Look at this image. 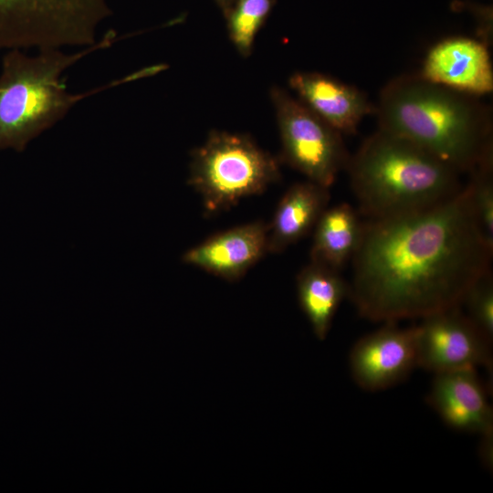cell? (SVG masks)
I'll return each mask as SVG.
<instances>
[{
	"label": "cell",
	"instance_id": "ac0fdd59",
	"mask_svg": "<svg viewBox=\"0 0 493 493\" xmlns=\"http://www.w3.org/2000/svg\"><path fill=\"white\" fill-rule=\"evenodd\" d=\"M469 173L467 184L477 226L486 243L493 248V152Z\"/></svg>",
	"mask_w": 493,
	"mask_h": 493
},
{
	"label": "cell",
	"instance_id": "4fadbf2b",
	"mask_svg": "<svg viewBox=\"0 0 493 493\" xmlns=\"http://www.w3.org/2000/svg\"><path fill=\"white\" fill-rule=\"evenodd\" d=\"M299 100L341 134H354L375 108L364 92L320 72H296L288 79Z\"/></svg>",
	"mask_w": 493,
	"mask_h": 493
},
{
	"label": "cell",
	"instance_id": "7a4b0ae2",
	"mask_svg": "<svg viewBox=\"0 0 493 493\" xmlns=\"http://www.w3.org/2000/svg\"><path fill=\"white\" fill-rule=\"evenodd\" d=\"M374 108L380 130L419 145L459 173L493 152L489 108L420 74L391 80Z\"/></svg>",
	"mask_w": 493,
	"mask_h": 493
},
{
	"label": "cell",
	"instance_id": "8fae6325",
	"mask_svg": "<svg viewBox=\"0 0 493 493\" xmlns=\"http://www.w3.org/2000/svg\"><path fill=\"white\" fill-rule=\"evenodd\" d=\"M267 253V224L259 220L209 236L184 252L182 261L228 282H236Z\"/></svg>",
	"mask_w": 493,
	"mask_h": 493
},
{
	"label": "cell",
	"instance_id": "3957f363",
	"mask_svg": "<svg viewBox=\"0 0 493 493\" xmlns=\"http://www.w3.org/2000/svg\"><path fill=\"white\" fill-rule=\"evenodd\" d=\"M359 214L366 219L432 207L464 186L459 173L403 137L378 130L350 157L346 169Z\"/></svg>",
	"mask_w": 493,
	"mask_h": 493
},
{
	"label": "cell",
	"instance_id": "30bf717a",
	"mask_svg": "<svg viewBox=\"0 0 493 493\" xmlns=\"http://www.w3.org/2000/svg\"><path fill=\"white\" fill-rule=\"evenodd\" d=\"M488 394L477 369L466 368L434 374L426 402L450 428L481 435L493 432Z\"/></svg>",
	"mask_w": 493,
	"mask_h": 493
},
{
	"label": "cell",
	"instance_id": "e0dca14e",
	"mask_svg": "<svg viewBox=\"0 0 493 493\" xmlns=\"http://www.w3.org/2000/svg\"><path fill=\"white\" fill-rule=\"evenodd\" d=\"M274 5L275 0H236L225 16L229 38L240 56L251 55L256 37Z\"/></svg>",
	"mask_w": 493,
	"mask_h": 493
},
{
	"label": "cell",
	"instance_id": "7c38bea8",
	"mask_svg": "<svg viewBox=\"0 0 493 493\" xmlns=\"http://www.w3.org/2000/svg\"><path fill=\"white\" fill-rule=\"evenodd\" d=\"M420 75L427 80L473 96L493 90V70L482 40L446 38L427 53Z\"/></svg>",
	"mask_w": 493,
	"mask_h": 493
},
{
	"label": "cell",
	"instance_id": "5b68a950",
	"mask_svg": "<svg viewBox=\"0 0 493 493\" xmlns=\"http://www.w3.org/2000/svg\"><path fill=\"white\" fill-rule=\"evenodd\" d=\"M279 164L249 135L215 130L191 152L188 184L215 215L265 192L280 179Z\"/></svg>",
	"mask_w": 493,
	"mask_h": 493
},
{
	"label": "cell",
	"instance_id": "6da1fadb",
	"mask_svg": "<svg viewBox=\"0 0 493 493\" xmlns=\"http://www.w3.org/2000/svg\"><path fill=\"white\" fill-rule=\"evenodd\" d=\"M492 253L466 184L432 207L362 222L348 298L372 321L422 319L461 306Z\"/></svg>",
	"mask_w": 493,
	"mask_h": 493
},
{
	"label": "cell",
	"instance_id": "44dd1931",
	"mask_svg": "<svg viewBox=\"0 0 493 493\" xmlns=\"http://www.w3.org/2000/svg\"><path fill=\"white\" fill-rule=\"evenodd\" d=\"M219 9L222 11L224 16L227 14V12L232 7L233 4L236 0H214Z\"/></svg>",
	"mask_w": 493,
	"mask_h": 493
},
{
	"label": "cell",
	"instance_id": "8992f818",
	"mask_svg": "<svg viewBox=\"0 0 493 493\" xmlns=\"http://www.w3.org/2000/svg\"><path fill=\"white\" fill-rule=\"evenodd\" d=\"M108 0H0V50L96 45Z\"/></svg>",
	"mask_w": 493,
	"mask_h": 493
},
{
	"label": "cell",
	"instance_id": "2e32d148",
	"mask_svg": "<svg viewBox=\"0 0 493 493\" xmlns=\"http://www.w3.org/2000/svg\"><path fill=\"white\" fill-rule=\"evenodd\" d=\"M362 221L348 204L326 208L313 228L310 261L341 271L358 246Z\"/></svg>",
	"mask_w": 493,
	"mask_h": 493
},
{
	"label": "cell",
	"instance_id": "d6986e66",
	"mask_svg": "<svg viewBox=\"0 0 493 493\" xmlns=\"http://www.w3.org/2000/svg\"><path fill=\"white\" fill-rule=\"evenodd\" d=\"M477 329L493 343V279L491 270L477 279L466 294L461 306Z\"/></svg>",
	"mask_w": 493,
	"mask_h": 493
},
{
	"label": "cell",
	"instance_id": "52a82bcc",
	"mask_svg": "<svg viewBox=\"0 0 493 493\" xmlns=\"http://www.w3.org/2000/svg\"><path fill=\"white\" fill-rule=\"evenodd\" d=\"M269 94L281 142L280 163L330 188L351 157L342 134L285 89L274 86Z\"/></svg>",
	"mask_w": 493,
	"mask_h": 493
},
{
	"label": "cell",
	"instance_id": "9a60e30c",
	"mask_svg": "<svg viewBox=\"0 0 493 493\" xmlns=\"http://www.w3.org/2000/svg\"><path fill=\"white\" fill-rule=\"evenodd\" d=\"M297 292L315 336L323 341L341 303L348 297L349 284L340 271L309 261L297 276Z\"/></svg>",
	"mask_w": 493,
	"mask_h": 493
},
{
	"label": "cell",
	"instance_id": "5bb4252c",
	"mask_svg": "<svg viewBox=\"0 0 493 493\" xmlns=\"http://www.w3.org/2000/svg\"><path fill=\"white\" fill-rule=\"evenodd\" d=\"M329 201L328 187L309 180L291 185L267 224V253L279 254L312 231Z\"/></svg>",
	"mask_w": 493,
	"mask_h": 493
},
{
	"label": "cell",
	"instance_id": "ffe728a7",
	"mask_svg": "<svg viewBox=\"0 0 493 493\" xmlns=\"http://www.w3.org/2000/svg\"><path fill=\"white\" fill-rule=\"evenodd\" d=\"M478 446V454L483 466L490 471L493 467V432L486 433L480 435Z\"/></svg>",
	"mask_w": 493,
	"mask_h": 493
},
{
	"label": "cell",
	"instance_id": "9c48e42d",
	"mask_svg": "<svg viewBox=\"0 0 493 493\" xmlns=\"http://www.w3.org/2000/svg\"><path fill=\"white\" fill-rule=\"evenodd\" d=\"M349 367L355 383L365 391L399 384L418 367L415 326L401 328L395 322H384L354 343Z\"/></svg>",
	"mask_w": 493,
	"mask_h": 493
},
{
	"label": "cell",
	"instance_id": "ba28073f",
	"mask_svg": "<svg viewBox=\"0 0 493 493\" xmlns=\"http://www.w3.org/2000/svg\"><path fill=\"white\" fill-rule=\"evenodd\" d=\"M461 306L422 318L415 326L417 365L434 374L484 367L492 374V344Z\"/></svg>",
	"mask_w": 493,
	"mask_h": 493
},
{
	"label": "cell",
	"instance_id": "277c9868",
	"mask_svg": "<svg viewBox=\"0 0 493 493\" xmlns=\"http://www.w3.org/2000/svg\"><path fill=\"white\" fill-rule=\"evenodd\" d=\"M113 40L114 34L107 35L96 45L75 53L47 48L29 56L22 49L8 50L0 73V151L23 152L78 101L92 94H71L62 76L86 55L110 46Z\"/></svg>",
	"mask_w": 493,
	"mask_h": 493
}]
</instances>
